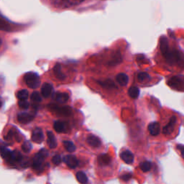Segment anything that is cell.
<instances>
[{"label": "cell", "instance_id": "14", "mask_svg": "<svg viewBox=\"0 0 184 184\" xmlns=\"http://www.w3.org/2000/svg\"><path fill=\"white\" fill-rule=\"evenodd\" d=\"M87 142L89 145L93 148H99L102 144L101 140L99 137L94 136V135H90L87 138Z\"/></svg>", "mask_w": 184, "mask_h": 184}, {"label": "cell", "instance_id": "12", "mask_svg": "<svg viewBox=\"0 0 184 184\" xmlns=\"http://www.w3.org/2000/svg\"><path fill=\"white\" fill-rule=\"evenodd\" d=\"M53 99L58 103L63 104L68 102L69 96L68 94L63 93V92H58L54 94Z\"/></svg>", "mask_w": 184, "mask_h": 184}, {"label": "cell", "instance_id": "19", "mask_svg": "<svg viewBox=\"0 0 184 184\" xmlns=\"http://www.w3.org/2000/svg\"><path fill=\"white\" fill-rule=\"evenodd\" d=\"M53 127H54V130L58 133H63V132H66V125L63 122H61V121L55 122Z\"/></svg>", "mask_w": 184, "mask_h": 184}, {"label": "cell", "instance_id": "8", "mask_svg": "<svg viewBox=\"0 0 184 184\" xmlns=\"http://www.w3.org/2000/svg\"><path fill=\"white\" fill-rule=\"evenodd\" d=\"M176 123V117H172L171 119H170L168 124L166 126H165L163 129V133L165 135H169L171 134L172 130L174 129V126Z\"/></svg>", "mask_w": 184, "mask_h": 184}, {"label": "cell", "instance_id": "1", "mask_svg": "<svg viewBox=\"0 0 184 184\" xmlns=\"http://www.w3.org/2000/svg\"><path fill=\"white\" fill-rule=\"evenodd\" d=\"M165 61L170 65H178L180 66H184L183 55L177 50L169 49L165 54L163 55Z\"/></svg>", "mask_w": 184, "mask_h": 184}, {"label": "cell", "instance_id": "3", "mask_svg": "<svg viewBox=\"0 0 184 184\" xmlns=\"http://www.w3.org/2000/svg\"><path fill=\"white\" fill-rule=\"evenodd\" d=\"M168 85L174 90L184 91V79L180 76H173L168 80Z\"/></svg>", "mask_w": 184, "mask_h": 184}, {"label": "cell", "instance_id": "27", "mask_svg": "<svg viewBox=\"0 0 184 184\" xmlns=\"http://www.w3.org/2000/svg\"><path fill=\"white\" fill-rule=\"evenodd\" d=\"M10 25L7 22L2 16H0V30L9 31L10 30Z\"/></svg>", "mask_w": 184, "mask_h": 184}, {"label": "cell", "instance_id": "33", "mask_svg": "<svg viewBox=\"0 0 184 184\" xmlns=\"http://www.w3.org/2000/svg\"><path fill=\"white\" fill-rule=\"evenodd\" d=\"M30 99L31 100L34 102H40L41 100H42V98H41V96L40 95V94L37 91H34L32 94Z\"/></svg>", "mask_w": 184, "mask_h": 184}, {"label": "cell", "instance_id": "37", "mask_svg": "<svg viewBox=\"0 0 184 184\" xmlns=\"http://www.w3.org/2000/svg\"><path fill=\"white\" fill-rule=\"evenodd\" d=\"M177 148L181 151V156H182V158L184 159V145H177Z\"/></svg>", "mask_w": 184, "mask_h": 184}, {"label": "cell", "instance_id": "30", "mask_svg": "<svg viewBox=\"0 0 184 184\" xmlns=\"http://www.w3.org/2000/svg\"><path fill=\"white\" fill-rule=\"evenodd\" d=\"M99 84L102 85V86L105 87L107 89H112V88H116V86L114 84L113 81H112L111 80H107L105 81L99 82Z\"/></svg>", "mask_w": 184, "mask_h": 184}, {"label": "cell", "instance_id": "13", "mask_svg": "<svg viewBox=\"0 0 184 184\" xmlns=\"http://www.w3.org/2000/svg\"><path fill=\"white\" fill-rule=\"evenodd\" d=\"M53 91V86L50 84L45 83L43 85L42 88H41V93L43 97L48 98L49 97Z\"/></svg>", "mask_w": 184, "mask_h": 184}, {"label": "cell", "instance_id": "4", "mask_svg": "<svg viewBox=\"0 0 184 184\" xmlns=\"http://www.w3.org/2000/svg\"><path fill=\"white\" fill-rule=\"evenodd\" d=\"M48 155V151L45 149L41 150L34 157L33 162V167L34 170H40L45 158Z\"/></svg>", "mask_w": 184, "mask_h": 184}, {"label": "cell", "instance_id": "22", "mask_svg": "<svg viewBox=\"0 0 184 184\" xmlns=\"http://www.w3.org/2000/svg\"><path fill=\"white\" fill-rule=\"evenodd\" d=\"M128 94L131 98L137 99L139 96L140 89L136 86H132L129 89Z\"/></svg>", "mask_w": 184, "mask_h": 184}, {"label": "cell", "instance_id": "7", "mask_svg": "<svg viewBox=\"0 0 184 184\" xmlns=\"http://www.w3.org/2000/svg\"><path fill=\"white\" fill-rule=\"evenodd\" d=\"M64 163H66L70 168H76L79 165V161L73 155H66L63 158Z\"/></svg>", "mask_w": 184, "mask_h": 184}, {"label": "cell", "instance_id": "32", "mask_svg": "<svg viewBox=\"0 0 184 184\" xmlns=\"http://www.w3.org/2000/svg\"><path fill=\"white\" fill-rule=\"evenodd\" d=\"M122 61V56L119 53H117L115 55V56L113 58L112 61L109 63V65L111 66H114L117 65V64H119Z\"/></svg>", "mask_w": 184, "mask_h": 184}, {"label": "cell", "instance_id": "20", "mask_svg": "<svg viewBox=\"0 0 184 184\" xmlns=\"http://www.w3.org/2000/svg\"><path fill=\"white\" fill-rule=\"evenodd\" d=\"M98 162L102 165H109L111 162V158L108 154H102V155L99 156Z\"/></svg>", "mask_w": 184, "mask_h": 184}, {"label": "cell", "instance_id": "29", "mask_svg": "<svg viewBox=\"0 0 184 184\" xmlns=\"http://www.w3.org/2000/svg\"><path fill=\"white\" fill-rule=\"evenodd\" d=\"M137 79L140 82L146 81V80L150 79V76L146 72H140L137 75Z\"/></svg>", "mask_w": 184, "mask_h": 184}, {"label": "cell", "instance_id": "40", "mask_svg": "<svg viewBox=\"0 0 184 184\" xmlns=\"http://www.w3.org/2000/svg\"><path fill=\"white\" fill-rule=\"evenodd\" d=\"M1 107H2V102H0V108H1Z\"/></svg>", "mask_w": 184, "mask_h": 184}, {"label": "cell", "instance_id": "39", "mask_svg": "<svg viewBox=\"0 0 184 184\" xmlns=\"http://www.w3.org/2000/svg\"><path fill=\"white\" fill-rule=\"evenodd\" d=\"M68 1H78V0H68Z\"/></svg>", "mask_w": 184, "mask_h": 184}, {"label": "cell", "instance_id": "6", "mask_svg": "<svg viewBox=\"0 0 184 184\" xmlns=\"http://www.w3.org/2000/svg\"><path fill=\"white\" fill-rule=\"evenodd\" d=\"M32 140L35 143H41L44 140V135L41 129L36 128L34 129L32 134Z\"/></svg>", "mask_w": 184, "mask_h": 184}, {"label": "cell", "instance_id": "31", "mask_svg": "<svg viewBox=\"0 0 184 184\" xmlns=\"http://www.w3.org/2000/svg\"><path fill=\"white\" fill-rule=\"evenodd\" d=\"M33 148L32 143L30 141H25L22 145V149L25 153H29Z\"/></svg>", "mask_w": 184, "mask_h": 184}, {"label": "cell", "instance_id": "28", "mask_svg": "<svg viewBox=\"0 0 184 184\" xmlns=\"http://www.w3.org/2000/svg\"><path fill=\"white\" fill-rule=\"evenodd\" d=\"M22 159V155L19 151L15 150L12 153V156L10 160L13 162H19Z\"/></svg>", "mask_w": 184, "mask_h": 184}, {"label": "cell", "instance_id": "10", "mask_svg": "<svg viewBox=\"0 0 184 184\" xmlns=\"http://www.w3.org/2000/svg\"><path fill=\"white\" fill-rule=\"evenodd\" d=\"M33 119V117L27 112H22L17 115V120L22 124H27Z\"/></svg>", "mask_w": 184, "mask_h": 184}, {"label": "cell", "instance_id": "2", "mask_svg": "<svg viewBox=\"0 0 184 184\" xmlns=\"http://www.w3.org/2000/svg\"><path fill=\"white\" fill-rule=\"evenodd\" d=\"M24 80L27 86L30 89H37L40 86V80L36 73L28 72L25 75Z\"/></svg>", "mask_w": 184, "mask_h": 184}, {"label": "cell", "instance_id": "23", "mask_svg": "<svg viewBox=\"0 0 184 184\" xmlns=\"http://www.w3.org/2000/svg\"><path fill=\"white\" fill-rule=\"evenodd\" d=\"M76 176V179L80 183L86 184L88 183V178H87V176L84 172H83L81 171L78 172Z\"/></svg>", "mask_w": 184, "mask_h": 184}, {"label": "cell", "instance_id": "11", "mask_svg": "<svg viewBox=\"0 0 184 184\" xmlns=\"http://www.w3.org/2000/svg\"><path fill=\"white\" fill-rule=\"evenodd\" d=\"M148 131L150 134L153 136H156L159 135L160 132V126L158 122H152L148 126Z\"/></svg>", "mask_w": 184, "mask_h": 184}, {"label": "cell", "instance_id": "35", "mask_svg": "<svg viewBox=\"0 0 184 184\" xmlns=\"http://www.w3.org/2000/svg\"><path fill=\"white\" fill-rule=\"evenodd\" d=\"M61 155H55L53 158V159H52V162H53V163L54 165H58L60 163H61Z\"/></svg>", "mask_w": 184, "mask_h": 184}, {"label": "cell", "instance_id": "5", "mask_svg": "<svg viewBox=\"0 0 184 184\" xmlns=\"http://www.w3.org/2000/svg\"><path fill=\"white\" fill-rule=\"evenodd\" d=\"M48 108H49L51 111L54 112L55 113L59 115V116L68 117L72 114V110H71V108L68 107H60L56 104H50L48 105Z\"/></svg>", "mask_w": 184, "mask_h": 184}, {"label": "cell", "instance_id": "26", "mask_svg": "<svg viewBox=\"0 0 184 184\" xmlns=\"http://www.w3.org/2000/svg\"><path fill=\"white\" fill-rule=\"evenodd\" d=\"M28 91L26 89H22V90L19 91L17 93V97L19 100H25L28 97Z\"/></svg>", "mask_w": 184, "mask_h": 184}, {"label": "cell", "instance_id": "15", "mask_svg": "<svg viewBox=\"0 0 184 184\" xmlns=\"http://www.w3.org/2000/svg\"><path fill=\"white\" fill-rule=\"evenodd\" d=\"M160 51L162 55L165 54L168 50L169 48V45H168V41L166 37L165 36H162L160 38Z\"/></svg>", "mask_w": 184, "mask_h": 184}, {"label": "cell", "instance_id": "38", "mask_svg": "<svg viewBox=\"0 0 184 184\" xmlns=\"http://www.w3.org/2000/svg\"><path fill=\"white\" fill-rule=\"evenodd\" d=\"M1 45H2V40L1 38H0V46H1Z\"/></svg>", "mask_w": 184, "mask_h": 184}, {"label": "cell", "instance_id": "24", "mask_svg": "<svg viewBox=\"0 0 184 184\" xmlns=\"http://www.w3.org/2000/svg\"><path fill=\"white\" fill-rule=\"evenodd\" d=\"M151 168H152V164L150 162H149V161H145V162H142L140 163V168L144 172H146L150 171Z\"/></svg>", "mask_w": 184, "mask_h": 184}, {"label": "cell", "instance_id": "17", "mask_svg": "<svg viewBox=\"0 0 184 184\" xmlns=\"http://www.w3.org/2000/svg\"><path fill=\"white\" fill-rule=\"evenodd\" d=\"M53 72L54 74L56 76V77L58 79L63 80L66 79V76L63 74V72L61 71V66L59 63H57L53 68Z\"/></svg>", "mask_w": 184, "mask_h": 184}, {"label": "cell", "instance_id": "9", "mask_svg": "<svg viewBox=\"0 0 184 184\" xmlns=\"http://www.w3.org/2000/svg\"><path fill=\"white\" fill-rule=\"evenodd\" d=\"M120 158L126 164H132L134 162V155L130 150H125L121 153Z\"/></svg>", "mask_w": 184, "mask_h": 184}, {"label": "cell", "instance_id": "36", "mask_svg": "<svg viewBox=\"0 0 184 184\" xmlns=\"http://www.w3.org/2000/svg\"><path fill=\"white\" fill-rule=\"evenodd\" d=\"M131 178H132V174L131 173H126V174L122 175V176H121L122 180L125 181H127L129 180H130Z\"/></svg>", "mask_w": 184, "mask_h": 184}, {"label": "cell", "instance_id": "34", "mask_svg": "<svg viewBox=\"0 0 184 184\" xmlns=\"http://www.w3.org/2000/svg\"><path fill=\"white\" fill-rule=\"evenodd\" d=\"M18 105H19V107L20 108H22V109H28L29 107H30V103L25 100H20L19 102H18Z\"/></svg>", "mask_w": 184, "mask_h": 184}, {"label": "cell", "instance_id": "21", "mask_svg": "<svg viewBox=\"0 0 184 184\" xmlns=\"http://www.w3.org/2000/svg\"><path fill=\"white\" fill-rule=\"evenodd\" d=\"M12 152L10 150L4 148V147H1L0 148V155L2 158L6 160H10L12 156Z\"/></svg>", "mask_w": 184, "mask_h": 184}, {"label": "cell", "instance_id": "16", "mask_svg": "<svg viewBox=\"0 0 184 184\" xmlns=\"http://www.w3.org/2000/svg\"><path fill=\"white\" fill-rule=\"evenodd\" d=\"M116 80L119 85L124 86H126V85L128 84L129 78L127 76V75L125 74V73H119V74L117 76Z\"/></svg>", "mask_w": 184, "mask_h": 184}, {"label": "cell", "instance_id": "18", "mask_svg": "<svg viewBox=\"0 0 184 184\" xmlns=\"http://www.w3.org/2000/svg\"><path fill=\"white\" fill-rule=\"evenodd\" d=\"M47 135H48V145H49L50 148L53 149L55 148H56L57 142L53 133L52 132H48Z\"/></svg>", "mask_w": 184, "mask_h": 184}, {"label": "cell", "instance_id": "25", "mask_svg": "<svg viewBox=\"0 0 184 184\" xmlns=\"http://www.w3.org/2000/svg\"><path fill=\"white\" fill-rule=\"evenodd\" d=\"M63 145L66 149V150L69 152V153H73V152L76 150V146L72 142L65 140V141H63Z\"/></svg>", "mask_w": 184, "mask_h": 184}]
</instances>
